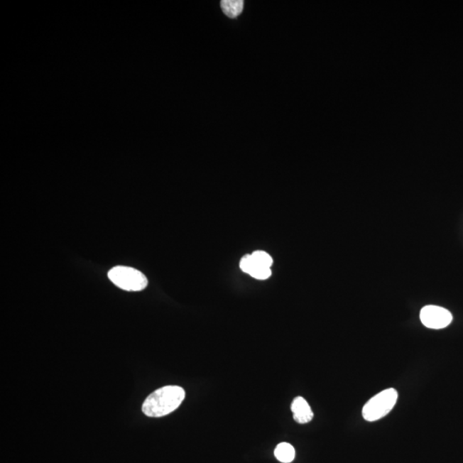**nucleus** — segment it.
I'll list each match as a JSON object with an SVG mask.
<instances>
[{
  "mask_svg": "<svg viewBox=\"0 0 463 463\" xmlns=\"http://www.w3.org/2000/svg\"><path fill=\"white\" fill-rule=\"evenodd\" d=\"M291 410L293 419L299 424L309 423L313 419V412L311 407L303 398L298 396L293 401Z\"/></svg>",
  "mask_w": 463,
  "mask_h": 463,
  "instance_id": "6",
  "label": "nucleus"
},
{
  "mask_svg": "<svg viewBox=\"0 0 463 463\" xmlns=\"http://www.w3.org/2000/svg\"><path fill=\"white\" fill-rule=\"evenodd\" d=\"M111 282L126 291L138 292L147 287L146 276L136 268L126 266H117L109 272Z\"/></svg>",
  "mask_w": 463,
  "mask_h": 463,
  "instance_id": "3",
  "label": "nucleus"
},
{
  "mask_svg": "<svg viewBox=\"0 0 463 463\" xmlns=\"http://www.w3.org/2000/svg\"><path fill=\"white\" fill-rule=\"evenodd\" d=\"M185 398L183 388L169 386L158 388L148 396L143 404V412L148 417L158 418L175 411Z\"/></svg>",
  "mask_w": 463,
  "mask_h": 463,
  "instance_id": "1",
  "label": "nucleus"
},
{
  "mask_svg": "<svg viewBox=\"0 0 463 463\" xmlns=\"http://www.w3.org/2000/svg\"><path fill=\"white\" fill-rule=\"evenodd\" d=\"M241 270L258 280H266L272 274L271 268L259 266L251 255H246L241 261Z\"/></svg>",
  "mask_w": 463,
  "mask_h": 463,
  "instance_id": "5",
  "label": "nucleus"
},
{
  "mask_svg": "<svg viewBox=\"0 0 463 463\" xmlns=\"http://www.w3.org/2000/svg\"><path fill=\"white\" fill-rule=\"evenodd\" d=\"M223 12L231 18H237L241 14L244 8L242 0H223L221 2Z\"/></svg>",
  "mask_w": 463,
  "mask_h": 463,
  "instance_id": "7",
  "label": "nucleus"
},
{
  "mask_svg": "<svg viewBox=\"0 0 463 463\" xmlns=\"http://www.w3.org/2000/svg\"><path fill=\"white\" fill-rule=\"evenodd\" d=\"M398 399V393L395 388H387L374 396L362 409L363 418L370 423L386 417L395 407Z\"/></svg>",
  "mask_w": 463,
  "mask_h": 463,
  "instance_id": "2",
  "label": "nucleus"
},
{
  "mask_svg": "<svg viewBox=\"0 0 463 463\" xmlns=\"http://www.w3.org/2000/svg\"><path fill=\"white\" fill-rule=\"evenodd\" d=\"M251 257L256 263L259 264V266L268 268H271L272 266L273 258L266 251H254V254H251Z\"/></svg>",
  "mask_w": 463,
  "mask_h": 463,
  "instance_id": "9",
  "label": "nucleus"
},
{
  "mask_svg": "<svg viewBox=\"0 0 463 463\" xmlns=\"http://www.w3.org/2000/svg\"><path fill=\"white\" fill-rule=\"evenodd\" d=\"M275 456L280 462L289 463L295 459V450L290 444L282 443L277 445L275 450Z\"/></svg>",
  "mask_w": 463,
  "mask_h": 463,
  "instance_id": "8",
  "label": "nucleus"
},
{
  "mask_svg": "<svg viewBox=\"0 0 463 463\" xmlns=\"http://www.w3.org/2000/svg\"><path fill=\"white\" fill-rule=\"evenodd\" d=\"M421 322L429 329H441L452 324V314L444 307L437 305H427L420 311Z\"/></svg>",
  "mask_w": 463,
  "mask_h": 463,
  "instance_id": "4",
  "label": "nucleus"
}]
</instances>
